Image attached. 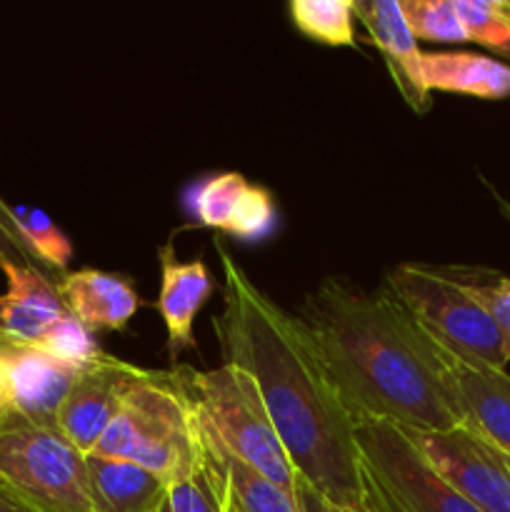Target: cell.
<instances>
[{"label": "cell", "instance_id": "obj_26", "mask_svg": "<svg viewBox=\"0 0 510 512\" xmlns=\"http://www.w3.org/2000/svg\"><path fill=\"white\" fill-rule=\"evenodd\" d=\"M480 300L493 318L510 358V275H498L490 270L488 278L480 283Z\"/></svg>", "mask_w": 510, "mask_h": 512}, {"label": "cell", "instance_id": "obj_9", "mask_svg": "<svg viewBox=\"0 0 510 512\" xmlns=\"http://www.w3.org/2000/svg\"><path fill=\"white\" fill-rule=\"evenodd\" d=\"M143 368L105 355L83 368L55 418V428L83 455L93 453L108 425L118 415L120 403Z\"/></svg>", "mask_w": 510, "mask_h": 512}, {"label": "cell", "instance_id": "obj_28", "mask_svg": "<svg viewBox=\"0 0 510 512\" xmlns=\"http://www.w3.org/2000/svg\"><path fill=\"white\" fill-rule=\"evenodd\" d=\"M0 512H35V510H30L28 505L20 503L15 495H10L8 490L0 488Z\"/></svg>", "mask_w": 510, "mask_h": 512}, {"label": "cell", "instance_id": "obj_19", "mask_svg": "<svg viewBox=\"0 0 510 512\" xmlns=\"http://www.w3.org/2000/svg\"><path fill=\"white\" fill-rule=\"evenodd\" d=\"M200 438H203L205 455L223 473L228 503L233 505L235 512H303L298 495L288 493L273 480L265 478L263 473H258L253 465L230 455L203 425H200Z\"/></svg>", "mask_w": 510, "mask_h": 512}, {"label": "cell", "instance_id": "obj_13", "mask_svg": "<svg viewBox=\"0 0 510 512\" xmlns=\"http://www.w3.org/2000/svg\"><path fill=\"white\" fill-rule=\"evenodd\" d=\"M353 15L363 23L370 43L383 55L385 68L408 108L415 113H428L433 93L423 83V50L410 33L398 0H355Z\"/></svg>", "mask_w": 510, "mask_h": 512}, {"label": "cell", "instance_id": "obj_6", "mask_svg": "<svg viewBox=\"0 0 510 512\" xmlns=\"http://www.w3.org/2000/svg\"><path fill=\"white\" fill-rule=\"evenodd\" d=\"M0 488L35 512H93L88 455L58 428L13 413L0 425Z\"/></svg>", "mask_w": 510, "mask_h": 512}, {"label": "cell", "instance_id": "obj_20", "mask_svg": "<svg viewBox=\"0 0 510 512\" xmlns=\"http://www.w3.org/2000/svg\"><path fill=\"white\" fill-rule=\"evenodd\" d=\"M10 215L35 265L53 273L58 270L60 275L68 273V265L73 260V243L60 230V225L50 220L48 213L30 205H10Z\"/></svg>", "mask_w": 510, "mask_h": 512}, {"label": "cell", "instance_id": "obj_15", "mask_svg": "<svg viewBox=\"0 0 510 512\" xmlns=\"http://www.w3.org/2000/svg\"><path fill=\"white\" fill-rule=\"evenodd\" d=\"M158 308L165 323V348L173 368L183 350H195V318L215 293L213 275L203 260H178L170 245L160 248Z\"/></svg>", "mask_w": 510, "mask_h": 512}, {"label": "cell", "instance_id": "obj_21", "mask_svg": "<svg viewBox=\"0 0 510 512\" xmlns=\"http://www.w3.org/2000/svg\"><path fill=\"white\" fill-rule=\"evenodd\" d=\"M295 30L330 48H353V3L350 0H293L288 5Z\"/></svg>", "mask_w": 510, "mask_h": 512}, {"label": "cell", "instance_id": "obj_18", "mask_svg": "<svg viewBox=\"0 0 510 512\" xmlns=\"http://www.w3.org/2000/svg\"><path fill=\"white\" fill-rule=\"evenodd\" d=\"M423 83L433 93H458L470 98L503 100L510 95V65L465 50L423 53Z\"/></svg>", "mask_w": 510, "mask_h": 512}, {"label": "cell", "instance_id": "obj_12", "mask_svg": "<svg viewBox=\"0 0 510 512\" xmlns=\"http://www.w3.org/2000/svg\"><path fill=\"white\" fill-rule=\"evenodd\" d=\"M438 345V343H435ZM450 390L463 423L510 455V375L508 370L465 360L438 345Z\"/></svg>", "mask_w": 510, "mask_h": 512}, {"label": "cell", "instance_id": "obj_31", "mask_svg": "<svg viewBox=\"0 0 510 512\" xmlns=\"http://www.w3.org/2000/svg\"><path fill=\"white\" fill-rule=\"evenodd\" d=\"M228 512H235V508H233V505H230V503H228Z\"/></svg>", "mask_w": 510, "mask_h": 512}, {"label": "cell", "instance_id": "obj_11", "mask_svg": "<svg viewBox=\"0 0 510 512\" xmlns=\"http://www.w3.org/2000/svg\"><path fill=\"white\" fill-rule=\"evenodd\" d=\"M0 363L8 380L10 413L35 425L55 428V418L83 368L63 363L38 345L0 343Z\"/></svg>", "mask_w": 510, "mask_h": 512}, {"label": "cell", "instance_id": "obj_10", "mask_svg": "<svg viewBox=\"0 0 510 512\" xmlns=\"http://www.w3.org/2000/svg\"><path fill=\"white\" fill-rule=\"evenodd\" d=\"M188 205L203 228L220 230L248 243L268 238L278 218L273 193L235 170L200 180L190 190Z\"/></svg>", "mask_w": 510, "mask_h": 512}, {"label": "cell", "instance_id": "obj_32", "mask_svg": "<svg viewBox=\"0 0 510 512\" xmlns=\"http://www.w3.org/2000/svg\"><path fill=\"white\" fill-rule=\"evenodd\" d=\"M508 3H510V0H508Z\"/></svg>", "mask_w": 510, "mask_h": 512}, {"label": "cell", "instance_id": "obj_1", "mask_svg": "<svg viewBox=\"0 0 510 512\" xmlns=\"http://www.w3.org/2000/svg\"><path fill=\"white\" fill-rule=\"evenodd\" d=\"M215 250L223 268V313L213 330L225 363L255 383L298 483L335 508L360 512L363 475L353 413L295 313L270 300L220 240Z\"/></svg>", "mask_w": 510, "mask_h": 512}, {"label": "cell", "instance_id": "obj_24", "mask_svg": "<svg viewBox=\"0 0 510 512\" xmlns=\"http://www.w3.org/2000/svg\"><path fill=\"white\" fill-rule=\"evenodd\" d=\"M410 33L428 43H470L453 0H398Z\"/></svg>", "mask_w": 510, "mask_h": 512}, {"label": "cell", "instance_id": "obj_2", "mask_svg": "<svg viewBox=\"0 0 510 512\" xmlns=\"http://www.w3.org/2000/svg\"><path fill=\"white\" fill-rule=\"evenodd\" d=\"M355 420L403 430L463 425L435 340L380 285L325 278L295 313Z\"/></svg>", "mask_w": 510, "mask_h": 512}, {"label": "cell", "instance_id": "obj_7", "mask_svg": "<svg viewBox=\"0 0 510 512\" xmlns=\"http://www.w3.org/2000/svg\"><path fill=\"white\" fill-rule=\"evenodd\" d=\"M355 445L363 475L360 512H480L425 460L398 425L355 420Z\"/></svg>", "mask_w": 510, "mask_h": 512}, {"label": "cell", "instance_id": "obj_17", "mask_svg": "<svg viewBox=\"0 0 510 512\" xmlns=\"http://www.w3.org/2000/svg\"><path fill=\"white\" fill-rule=\"evenodd\" d=\"M93 512H165L168 480L125 460L88 455Z\"/></svg>", "mask_w": 510, "mask_h": 512}, {"label": "cell", "instance_id": "obj_3", "mask_svg": "<svg viewBox=\"0 0 510 512\" xmlns=\"http://www.w3.org/2000/svg\"><path fill=\"white\" fill-rule=\"evenodd\" d=\"M90 455L135 463L168 483L190 478L203 468L198 418L173 370H143L135 378L118 415Z\"/></svg>", "mask_w": 510, "mask_h": 512}, {"label": "cell", "instance_id": "obj_23", "mask_svg": "<svg viewBox=\"0 0 510 512\" xmlns=\"http://www.w3.org/2000/svg\"><path fill=\"white\" fill-rule=\"evenodd\" d=\"M165 512H228V490H225L223 473L215 468L208 455L198 473L168 483Z\"/></svg>", "mask_w": 510, "mask_h": 512}, {"label": "cell", "instance_id": "obj_27", "mask_svg": "<svg viewBox=\"0 0 510 512\" xmlns=\"http://www.w3.org/2000/svg\"><path fill=\"white\" fill-rule=\"evenodd\" d=\"M35 265V260L30 258L28 248L20 240L18 230H15L13 215H10V205L0 198V265Z\"/></svg>", "mask_w": 510, "mask_h": 512}, {"label": "cell", "instance_id": "obj_29", "mask_svg": "<svg viewBox=\"0 0 510 512\" xmlns=\"http://www.w3.org/2000/svg\"><path fill=\"white\" fill-rule=\"evenodd\" d=\"M10 415V398H8V380H5L3 363H0V425Z\"/></svg>", "mask_w": 510, "mask_h": 512}, {"label": "cell", "instance_id": "obj_5", "mask_svg": "<svg viewBox=\"0 0 510 512\" xmlns=\"http://www.w3.org/2000/svg\"><path fill=\"white\" fill-rule=\"evenodd\" d=\"M173 375L188 395L198 423L230 455L253 465L288 493L298 495V475L248 373L223 363L215 370L175 365Z\"/></svg>", "mask_w": 510, "mask_h": 512}, {"label": "cell", "instance_id": "obj_14", "mask_svg": "<svg viewBox=\"0 0 510 512\" xmlns=\"http://www.w3.org/2000/svg\"><path fill=\"white\" fill-rule=\"evenodd\" d=\"M8 290L0 295V343L40 345L53 325L68 313L60 290L33 265H0Z\"/></svg>", "mask_w": 510, "mask_h": 512}, {"label": "cell", "instance_id": "obj_22", "mask_svg": "<svg viewBox=\"0 0 510 512\" xmlns=\"http://www.w3.org/2000/svg\"><path fill=\"white\" fill-rule=\"evenodd\" d=\"M455 13L470 43L485 45L510 60V3L508 0H453Z\"/></svg>", "mask_w": 510, "mask_h": 512}, {"label": "cell", "instance_id": "obj_25", "mask_svg": "<svg viewBox=\"0 0 510 512\" xmlns=\"http://www.w3.org/2000/svg\"><path fill=\"white\" fill-rule=\"evenodd\" d=\"M38 348L55 355V358L63 360V363L75 365V368H88V365L105 358L95 330H90L88 325L80 323L73 313H65L63 318L53 325V330L45 335L43 343H40Z\"/></svg>", "mask_w": 510, "mask_h": 512}, {"label": "cell", "instance_id": "obj_30", "mask_svg": "<svg viewBox=\"0 0 510 512\" xmlns=\"http://www.w3.org/2000/svg\"><path fill=\"white\" fill-rule=\"evenodd\" d=\"M500 200V210H503V215H505V218H508L510 220V205L508 203H505V200L503 198H498Z\"/></svg>", "mask_w": 510, "mask_h": 512}, {"label": "cell", "instance_id": "obj_8", "mask_svg": "<svg viewBox=\"0 0 510 512\" xmlns=\"http://www.w3.org/2000/svg\"><path fill=\"white\" fill-rule=\"evenodd\" d=\"M430 465L480 512H510V455L468 425L405 430Z\"/></svg>", "mask_w": 510, "mask_h": 512}, {"label": "cell", "instance_id": "obj_4", "mask_svg": "<svg viewBox=\"0 0 510 512\" xmlns=\"http://www.w3.org/2000/svg\"><path fill=\"white\" fill-rule=\"evenodd\" d=\"M488 273L463 265L400 263L385 275L383 288L445 350L505 370L510 363L505 343L480 300Z\"/></svg>", "mask_w": 510, "mask_h": 512}, {"label": "cell", "instance_id": "obj_16", "mask_svg": "<svg viewBox=\"0 0 510 512\" xmlns=\"http://www.w3.org/2000/svg\"><path fill=\"white\" fill-rule=\"evenodd\" d=\"M68 313H73L80 323L90 330H113L123 333L130 320L143 308V298L138 295L130 278L105 270L83 268L75 273L60 275L58 283Z\"/></svg>", "mask_w": 510, "mask_h": 512}]
</instances>
